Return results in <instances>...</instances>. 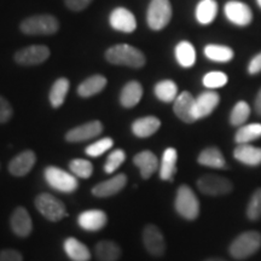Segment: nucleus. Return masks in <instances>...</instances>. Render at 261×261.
Returning <instances> with one entry per match:
<instances>
[{
    "mask_svg": "<svg viewBox=\"0 0 261 261\" xmlns=\"http://www.w3.org/2000/svg\"><path fill=\"white\" fill-rule=\"evenodd\" d=\"M106 58L112 64L127 65L130 68H142L145 64L144 54L137 47L127 44H119L109 47L106 52Z\"/></svg>",
    "mask_w": 261,
    "mask_h": 261,
    "instance_id": "obj_1",
    "label": "nucleus"
},
{
    "mask_svg": "<svg viewBox=\"0 0 261 261\" xmlns=\"http://www.w3.org/2000/svg\"><path fill=\"white\" fill-rule=\"evenodd\" d=\"M261 247V234L256 231H246L231 243L228 252L234 259L243 260L255 254Z\"/></svg>",
    "mask_w": 261,
    "mask_h": 261,
    "instance_id": "obj_2",
    "label": "nucleus"
},
{
    "mask_svg": "<svg viewBox=\"0 0 261 261\" xmlns=\"http://www.w3.org/2000/svg\"><path fill=\"white\" fill-rule=\"evenodd\" d=\"M19 28L28 35H52L60 29V22L52 15H35L23 19Z\"/></svg>",
    "mask_w": 261,
    "mask_h": 261,
    "instance_id": "obj_3",
    "label": "nucleus"
},
{
    "mask_svg": "<svg viewBox=\"0 0 261 261\" xmlns=\"http://www.w3.org/2000/svg\"><path fill=\"white\" fill-rule=\"evenodd\" d=\"M175 211L187 220H195L200 214V202L188 185H181L175 196Z\"/></svg>",
    "mask_w": 261,
    "mask_h": 261,
    "instance_id": "obj_4",
    "label": "nucleus"
},
{
    "mask_svg": "<svg viewBox=\"0 0 261 261\" xmlns=\"http://www.w3.org/2000/svg\"><path fill=\"white\" fill-rule=\"evenodd\" d=\"M45 180L55 190L64 192V194H70L77 189V179L74 174L63 171V169L48 166L44 172Z\"/></svg>",
    "mask_w": 261,
    "mask_h": 261,
    "instance_id": "obj_5",
    "label": "nucleus"
},
{
    "mask_svg": "<svg viewBox=\"0 0 261 261\" xmlns=\"http://www.w3.org/2000/svg\"><path fill=\"white\" fill-rule=\"evenodd\" d=\"M172 5L169 0H151L146 14L148 25L152 31H161L171 22Z\"/></svg>",
    "mask_w": 261,
    "mask_h": 261,
    "instance_id": "obj_6",
    "label": "nucleus"
},
{
    "mask_svg": "<svg viewBox=\"0 0 261 261\" xmlns=\"http://www.w3.org/2000/svg\"><path fill=\"white\" fill-rule=\"evenodd\" d=\"M35 207L42 217L50 221H60L67 215L65 205L61 200L50 194H40L35 198Z\"/></svg>",
    "mask_w": 261,
    "mask_h": 261,
    "instance_id": "obj_7",
    "label": "nucleus"
},
{
    "mask_svg": "<svg viewBox=\"0 0 261 261\" xmlns=\"http://www.w3.org/2000/svg\"><path fill=\"white\" fill-rule=\"evenodd\" d=\"M197 188L202 194L210 196L226 195L232 191V182L219 175L205 174L197 180Z\"/></svg>",
    "mask_w": 261,
    "mask_h": 261,
    "instance_id": "obj_8",
    "label": "nucleus"
},
{
    "mask_svg": "<svg viewBox=\"0 0 261 261\" xmlns=\"http://www.w3.org/2000/svg\"><path fill=\"white\" fill-rule=\"evenodd\" d=\"M225 16L231 23L238 27H247L252 23L253 12L249 6L238 0H230L224 6Z\"/></svg>",
    "mask_w": 261,
    "mask_h": 261,
    "instance_id": "obj_9",
    "label": "nucleus"
},
{
    "mask_svg": "<svg viewBox=\"0 0 261 261\" xmlns=\"http://www.w3.org/2000/svg\"><path fill=\"white\" fill-rule=\"evenodd\" d=\"M50 57V50L45 45H31L15 54L16 63L21 65H37L44 63Z\"/></svg>",
    "mask_w": 261,
    "mask_h": 261,
    "instance_id": "obj_10",
    "label": "nucleus"
},
{
    "mask_svg": "<svg viewBox=\"0 0 261 261\" xmlns=\"http://www.w3.org/2000/svg\"><path fill=\"white\" fill-rule=\"evenodd\" d=\"M143 242L146 250L154 256H161L165 254L166 242L165 237L161 232V230L155 225L149 224L144 227L143 231Z\"/></svg>",
    "mask_w": 261,
    "mask_h": 261,
    "instance_id": "obj_11",
    "label": "nucleus"
},
{
    "mask_svg": "<svg viewBox=\"0 0 261 261\" xmlns=\"http://www.w3.org/2000/svg\"><path fill=\"white\" fill-rule=\"evenodd\" d=\"M220 102L219 94L214 91H205L202 92L197 98H195L194 106V116L195 120L204 119L214 112L215 108Z\"/></svg>",
    "mask_w": 261,
    "mask_h": 261,
    "instance_id": "obj_12",
    "label": "nucleus"
},
{
    "mask_svg": "<svg viewBox=\"0 0 261 261\" xmlns=\"http://www.w3.org/2000/svg\"><path fill=\"white\" fill-rule=\"evenodd\" d=\"M103 132V125L100 121H90L70 129L65 135V139L70 143H79L92 139Z\"/></svg>",
    "mask_w": 261,
    "mask_h": 261,
    "instance_id": "obj_13",
    "label": "nucleus"
},
{
    "mask_svg": "<svg viewBox=\"0 0 261 261\" xmlns=\"http://www.w3.org/2000/svg\"><path fill=\"white\" fill-rule=\"evenodd\" d=\"M109 23L115 31L123 33H133L137 28L135 15L126 8H116L110 14Z\"/></svg>",
    "mask_w": 261,
    "mask_h": 261,
    "instance_id": "obj_14",
    "label": "nucleus"
},
{
    "mask_svg": "<svg viewBox=\"0 0 261 261\" xmlns=\"http://www.w3.org/2000/svg\"><path fill=\"white\" fill-rule=\"evenodd\" d=\"M37 156L32 150H25V151L19 152L17 156H15L9 163V172L14 177H24L32 168L34 167Z\"/></svg>",
    "mask_w": 261,
    "mask_h": 261,
    "instance_id": "obj_15",
    "label": "nucleus"
},
{
    "mask_svg": "<svg viewBox=\"0 0 261 261\" xmlns=\"http://www.w3.org/2000/svg\"><path fill=\"white\" fill-rule=\"evenodd\" d=\"M194 106H195V98L188 91H184L178 97L175 98L173 110H174L175 115H177L181 121L187 123L195 122L194 116Z\"/></svg>",
    "mask_w": 261,
    "mask_h": 261,
    "instance_id": "obj_16",
    "label": "nucleus"
},
{
    "mask_svg": "<svg viewBox=\"0 0 261 261\" xmlns=\"http://www.w3.org/2000/svg\"><path fill=\"white\" fill-rule=\"evenodd\" d=\"M10 225L16 236L27 237L33 230L32 218L23 207H17L10 218Z\"/></svg>",
    "mask_w": 261,
    "mask_h": 261,
    "instance_id": "obj_17",
    "label": "nucleus"
},
{
    "mask_svg": "<svg viewBox=\"0 0 261 261\" xmlns=\"http://www.w3.org/2000/svg\"><path fill=\"white\" fill-rule=\"evenodd\" d=\"M108 217L106 212L92 210L83 212L77 218V223L80 227L84 230L90 231V232H97V231L102 230L107 225Z\"/></svg>",
    "mask_w": 261,
    "mask_h": 261,
    "instance_id": "obj_18",
    "label": "nucleus"
},
{
    "mask_svg": "<svg viewBox=\"0 0 261 261\" xmlns=\"http://www.w3.org/2000/svg\"><path fill=\"white\" fill-rule=\"evenodd\" d=\"M127 184V177L126 174H117L115 177L108 179L106 181L99 182L96 187L92 189V194L96 197H110V196L116 195L117 192H120Z\"/></svg>",
    "mask_w": 261,
    "mask_h": 261,
    "instance_id": "obj_19",
    "label": "nucleus"
},
{
    "mask_svg": "<svg viewBox=\"0 0 261 261\" xmlns=\"http://www.w3.org/2000/svg\"><path fill=\"white\" fill-rule=\"evenodd\" d=\"M133 162L139 168L140 174L144 179H149L160 167L159 159L156 158L154 152L149 151V150L137 154L133 159Z\"/></svg>",
    "mask_w": 261,
    "mask_h": 261,
    "instance_id": "obj_20",
    "label": "nucleus"
},
{
    "mask_svg": "<svg viewBox=\"0 0 261 261\" xmlns=\"http://www.w3.org/2000/svg\"><path fill=\"white\" fill-rule=\"evenodd\" d=\"M161 121L156 116L140 117L132 123L133 135L138 138H148L159 130Z\"/></svg>",
    "mask_w": 261,
    "mask_h": 261,
    "instance_id": "obj_21",
    "label": "nucleus"
},
{
    "mask_svg": "<svg viewBox=\"0 0 261 261\" xmlns=\"http://www.w3.org/2000/svg\"><path fill=\"white\" fill-rule=\"evenodd\" d=\"M233 156L237 161L247 166L255 167L261 165V149L250 144H238L233 151Z\"/></svg>",
    "mask_w": 261,
    "mask_h": 261,
    "instance_id": "obj_22",
    "label": "nucleus"
},
{
    "mask_svg": "<svg viewBox=\"0 0 261 261\" xmlns=\"http://www.w3.org/2000/svg\"><path fill=\"white\" fill-rule=\"evenodd\" d=\"M177 160L178 152L174 148H168L165 150L161 163H160V178L162 180H173L175 172H177Z\"/></svg>",
    "mask_w": 261,
    "mask_h": 261,
    "instance_id": "obj_23",
    "label": "nucleus"
},
{
    "mask_svg": "<svg viewBox=\"0 0 261 261\" xmlns=\"http://www.w3.org/2000/svg\"><path fill=\"white\" fill-rule=\"evenodd\" d=\"M197 161L201 166H204V167L215 169L226 168V161H225L223 152H221L218 148H215V146H211V148L204 149L203 151L198 155Z\"/></svg>",
    "mask_w": 261,
    "mask_h": 261,
    "instance_id": "obj_24",
    "label": "nucleus"
},
{
    "mask_svg": "<svg viewBox=\"0 0 261 261\" xmlns=\"http://www.w3.org/2000/svg\"><path fill=\"white\" fill-rule=\"evenodd\" d=\"M64 252L73 261H90L91 252L90 249L81 243L79 240L74 237H69L64 241L63 244Z\"/></svg>",
    "mask_w": 261,
    "mask_h": 261,
    "instance_id": "obj_25",
    "label": "nucleus"
},
{
    "mask_svg": "<svg viewBox=\"0 0 261 261\" xmlns=\"http://www.w3.org/2000/svg\"><path fill=\"white\" fill-rule=\"evenodd\" d=\"M143 97V87L138 81H129L125 85L120 96V102L122 107L133 108L140 102Z\"/></svg>",
    "mask_w": 261,
    "mask_h": 261,
    "instance_id": "obj_26",
    "label": "nucleus"
},
{
    "mask_svg": "<svg viewBox=\"0 0 261 261\" xmlns=\"http://www.w3.org/2000/svg\"><path fill=\"white\" fill-rule=\"evenodd\" d=\"M107 86V79L103 75H92L89 79H86L84 83L80 84L77 87V93L80 97L89 98L94 94L102 92Z\"/></svg>",
    "mask_w": 261,
    "mask_h": 261,
    "instance_id": "obj_27",
    "label": "nucleus"
},
{
    "mask_svg": "<svg viewBox=\"0 0 261 261\" xmlns=\"http://www.w3.org/2000/svg\"><path fill=\"white\" fill-rule=\"evenodd\" d=\"M195 14L198 23L211 24L218 15V3L215 0H201L196 6Z\"/></svg>",
    "mask_w": 261,
    "mask_h": 261,
    "instance_id": "obj_28",
    "label": "nucleus"
},
{
    "mask_svg": "<svg viewBox=\"0 0 261 261\" xmlns=\"http://www.w3.org/2000/svg\"><path fill=\"white\" fill-rule=\"evenodd\" d=\"M96 256L99 261H117L121 256V248L114 241H100L96 246Z\"/></svg>",
    "mask_w": 261,
    "mask_h": 261,
    "instance_id": "obj_29",
    "label": "nucleus"
},
{
    "mask_svg": "<svg viewBox=\"0 0 261 261\" xmlns=\"http://www.w3.org/2000/svg\"><path fill=\"white\" fill-rule=\"evenodd\" d=\"M175 60L182 68H191L196 62V50L189 41H180L175 46Z\"/></svg>",
    "mask_w": 261,
    "mask_h": 261,
    "instance_id": "obj_30",
    "label": "nucleus"
},
{
    "mask_svg": "<svg viewBox=\"0 0 261 261\" xmlns=\"http://www.w3.org/2000/svg\"><path fill=\"white\" fill-rule=\"evenodd\" d=\"M204 56L208 60L218 62V63H226L233 60V50L228 46H224V45H207L204 47Z\"/></svg>",
    "mask_w": 261,
    "mask_h": 261,
    "instance_id": "obj_31",
    "label": "nucleus"
},
{
    "mask_svg": "<svg viewBox=\"0 0 261 261\" xmlns=\"http://www.w3.org/2000/svg\"><path fill=\"white\" fill-rule=\"evenodd\" d=\"M154 92L161 102L171 103L178 97V86L172 80H162L155 85Z\"/></svg>",
    "mask_w": 261,
    "mask_h": 261,
    "instance_id": "obj_32",
    "label": "nucleus"
},
{
    "mask_svg": "<svg viewBox=\"0 0 261 261\" xmlns=\"http://www.w3.org/2000/svg\"><path fill=\"white\" fill-rule=\"evenodd\" d=\"M261 138V123H249L241 126L234 136L237 144H250Z\"/></svg>",
    "mask_w": 261,
    "mask_h": 261,
    "instance_id": "obj_33",
    "label": "nucleus"
},
{
    "mask_svg": "<svg viewBox=\"0 0 261 261\" xmlns=\"http://www.w3.org/2000/svg\"><path fill=\"white\" fill-rule=\"evenodd\" d=\"M69 81L65 77H61L56 83L52 85L50 91V103L54 108H60L64 103L65 98H67L68 91H69Z\"/></svg>",
    "mask_w": 261,
    "mask_h": 261,
    "instance_id": "obj_34",
    "label": "nucleus"
},
{
    "mask_svg": "<svg viewBox=\"0 0 261 261\" xmlns=\"http://www.w3.org/2000/svg\"><path fill=\"white\" fill-rule=\"evenodd\" d=\"M250 115V107L249 104L244 100L236 103V106L233 107L232 112L230 115V122L232 126H243L247 122V120L249 119Z\"/></svg>",
    "mask_w": 261,
    "mask_h": 261,
    "instance_id": "obj_35",
    "label": "nucleus"
},
{
    "mask_svg": "<svg viewBox=\"0 0 261 261\" xmlns=\"http://www.w3.org/2000/svg\"><path fill=\"white\" fill-rule=\"evenodd\" d=\"M69 168L75 177L87 179L92 175L93 165L84 159H75L69 163Z\"/></svg>",
    "mask_w": 261,
    "mask_h": 261,
    "instance_id": "obj_36",
    "label": "nucleus"
},
{
    "mask_svg": "<svg viewBox=\"0 0 261 261\" xmlns=\"http://www.w3.org/2000/svg\"><path fill=\"white\" fill-rule=\"evenodd\" d=\"M227 75L223 73V71H211V73H207L204 75L202 83H203V85L207 89L214 90L224 87L225 85L227 84Z\"/></svg>",
    "mask_w": 261,
    "mask_h": 261,
    "instance_id": "obj_37",
    "label": "nucleus"
},
{
    "mask_svg": "<svg viewBox=\"0 0 261 261\" xmlns=\"http://www.w3.org/2000/svg\"><path fill=\"white\" fill-rule=\"evenodd\" d=\"M125 160H126V154L123 150L121 149L114 150L112 154L108 156L106 165H104V171H106V173H108V174L114 173L117 168L120 167V166L122 165Z\"/></svg>",
    "mask_w": 261,
    "mask_h": 261,
    "instance_id": "obj_38",
    "label": "nucleus"
},
{
    "mask_svg": "<svg viewBox=\"0 0 261 261\" xmlns=\"http://www.w3.org/2000/svg\"><path fill=\"white\" fill-rule=\"evenodd\" d=\"M113 145L114 140L112 138H103L87 146L85 151H86V154L91 156V158H98V156L103 155L104 152L108 151L110 148H113Z\"/></svg>",
    "mask_w": 261,
    "mask_h": 261,
    "instance_id": "obj_39",
    "label": "nucleus"
},
{
    "mask_svg": "<svg viewBox=\"0 0 261 261\" xmlns=\"http://www.w3.org/2000/svg\"><path fill=\"white\" fill-rule=\"evenodd\" d=\"M247 217L250 220H257L261 218V189L254 192L247 207Z\"/></svg>",
    "mask_w": 261,
    "mask_h": 261,
    "instance_id": "obj_40",
    "label": "nucleus"
},
{
    "mask_svg": "<svg viewBox=\"0 0 261 261\" xmlns=\"http://www.w3.org/2000/svg\"><path fill=\"white\" fill-rule=\"evenodd\" d=\"M12 115H14V110H12L11 104L8 99L0 96V123L8 122Z\"/></svg>",
    "mask_w": 261,
    "mask_h": 261,
    "instance_id": "obj_41",
    "label": "nucleus"
},
{
    "mask_svg": "<svg viewBox=\"0 0 261 261\" xmlns=\"http://www.w3.org/2000/svg\"><path fill=\"white\" fill-rule=\"evenodd\" d=\"M0 261H23V256L18 250L4 249L0 252Z\"/></svg>",
    "mask_w": 261,
    "mask_h": 261,
    "instance_id": "obj_42",
    "label": "nucleus"
},
{
    "mask_svg": "<svg viewBox=\"0 0 261 261\" xmlns=\"http://www.w3.org/2000/svg\"><path fill=\"white\" fill-rule=\"evenodd\" d=\"M93 0H65V5L73 11H83Z\"/></svg>",
    "mask_w": 261,
    "mask_h": 261,
    "instance_id": "obj_43",
    "label": "nucleus"
},
{
    "mask_svg": "<svg viewBox=\"0 0 261 261\" xmlns=\"http://www.w3.org/2000/svg\"><path fill=\"white\" fill-rule=\"evenodd\" d=\"M248 73L250 75H256L261 73V52L254 56L252 61L248 64Z\"/></svg>",
    "mask_w": 261,
    "mask_h": 261,
    "instance_id": "obj_44",
    "label": "nucleus"
},
{
    "mask_svg": "<svg viewBox=\"0 0 261 261\" xmlns=\"http://www.w3.org/2000/svg\"><path fill=\"white\" fill-rule=\"evenodd\" d=\"M255 112L259 116H261V89L256 94L255 98Z\"/></svg>",
    "mask_w": 261,
    "mask_h": 261,
    "instance_id": "obj_45",
    "label": "nucleus"
},
{
    "mask_svg": "<svg viewBox=\"0 0 261 261\" xmlns=\"http://www.w3.org/2000/svg\"><path fill=\"white\" fill-rule=\"evenodd\" d=\"M205 261H225L223 259H218V257H212V259H207Z\"/></svg>",
    "mask_w": 261,
    "mask_h": 261,
    "instance_id": "obj_46",
    "label": "nucleus"
},
{
    "mask_svg": "<svg viewBox=\"0 0 261 261\" xmlns=\"http://www.w3.org/2000/svg\"><path fill=\"white\" fill-rule=\"evenodd\" d=\"M256 4L259 5V8L261 9V0H256Z\"/></svg>",
    "mask_w": 261,
    "mask_h": 261,
    "instance_id": "obj_47",
    "label": "nucleus"
}]
</instances>
